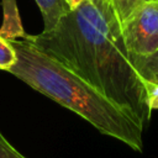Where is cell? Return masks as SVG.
Returning <instances> with one entry per match:
<instances>
[{
	"label": "cell",
	"instance_id": "5",
	"mask_svg": "<svg viewBox=\"0 0 158 158\" xmlns=\"http://www.w3.org/2000/svg\"><path fill=\"white\" fill-rule=\"evenodd\" d=\"M40 7L43 17L44 28L43 31H49L53 28L59 19L70 11V7L64 0H35Z\"/></svg>",
	"mask_w": 158,
	"mask_h": 158
},
{
	"label": "cell",
	"instance_id": "8",
	"mask_svg": "<svg viewBox=\"0 0 158 158\" xmlns=\"http://www.w3.org/2000/svg\"><path fill=\"white\" fill-rule=\"evenodd\" d=\"M111 1H112V5H114L115 11H116V15H117V19H118L120 25H121V22H122L137 6H139V5L143 4V2L152 1V0H111Z\"/></svg>",
	"mask_w": 158,
	"mask_h": 158
},
{
	"label": "cell",
	"instance_id": "1",
	"mask_svg": "<svg viewBox=\"0 0 158 158\" xmlns=\"http://www.w3.org/2000/svg\"><path fill=\"white\" fill-rule=\"evenodd\" d=\"M25 38L146 127L152 114L147 105L146 81L127 52L111 0H83L49 31Z\"/></svg>",
	"mask_w": 158,
	"mask_h": 158
},
{
	"label": "cell",
	"instance_id": "10",
	"mask_svg": "<svg viewBox=\"0 0 158 158\" xmlns=\"http://www.w3.org/2000/svg\"><path fill=\"white\" fill-rule=\"evenodd\" d=\"M146 94L147 105L151 111L158 110V84H152L146 81Z\"/></svg>",
	"mask_w": 158,
	"mask_h": 158
},
{
	"label": "cell",
	"instance_id": "9",
	"mask_svg": "<svg viewBox=\"0 0 158 158\" xmlns=\"http://www.w3.org/2000/svg\"><path fill=\"white\" fill-rule=\"evenodd\" d=\"M0 158H26L20 153L0 131Z\"/></svg>",
	"mask_w": 158,
	"mask_h": 158
},
{
	"label": "cell",
	"instance_id": "4",
	"mask_svg": "<svg viewBox=\"0 0 158 158\" xmlns=\"http://www.w3.org/2000/svg\"><path fill=\"white\" fill-rule=\"evenodd\" d=\"M2 10H4V21L0 28V36L6 40H16L25 38L26 33L22 28L16 1L15 0H2Z\"/></svg>",
	"mask_w": 158,
	"mask_h": 158
},
{
	"label": "cell",
	"instance_id": "2",
	"mask_svg": "<svg viewBox=\"0 0 158 158\" xmlns=\"http://www.w3.org/2000/svg\"><path fill=\"white\" fill-rule=\"evenodd\" d=\"M9 41L17 59L7 72L36 91L79 115L100 133L125 143L136 152L143 151L144 126L136 116L44 54L27 38Z\"/></svg>",
	"mask_w": 158,
	"mask_h": 158
},
{
	"label": "cell",
	"instance_id": "11",
	"mask_svg": "<svg viewBox=\"0 0 158 158\" xmlns=\"http://www.w3.org/2000/svg\"><path fill=\"white\" fill-rule=\"evenodd\" d=\"M64 1L68 4V6L70 7V10H73V9L77 7L79 4H81L83 0H64Z\"/></svg>",
	"mask_w": 158,
	"mask_h": 158
},
{
	"label": "cell",
	"instance_id": "3",
	"mask_svg": "<svg viewBox=\"0 0 158 158\" xmlns=\"http://www.w3.org/2000/svg\"><path fill=\"white\" fill-rule=\"evenodd\" d=\"M121 33L132 56H147L158 49V0L137 6L122 22Z\"/></svg>",
	"mask_w": 158,
	"mask_h": 158
},
{
	"label": "cell",
	"instance_id": "7",
	"mask_svg": "<svg viewBox=\"0 0 158 158\" xmlns=\"http://www.w3.org/2000/svg\"><path fill=\"white\" fill-rule=\"evenodd\" d=\"M17 56L9 40L0 36V69L9 70L16 63Z\"/></svg>",
	"mask_w": 158,
	"mask_h": 158
},
{
	"label": "cell",
	"instance_id": "6",
	"mask_svg": "<svg viewBox=\"0 0 158 158\" xmlns=\"http://www.w3.org/2000/svg\"><path fill=\"white\" fill-rule=\"evenodd\" d=\"M130 56L141 78L147 83L158 84V49L147 56Z\"/></svg>",
	"mask_w": 158,
	"mask_h": 158
}]
</instances>
